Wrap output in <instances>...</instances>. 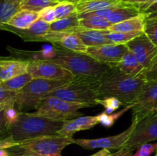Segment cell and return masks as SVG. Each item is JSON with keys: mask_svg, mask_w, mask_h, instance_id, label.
Instances as JSON below:
<instances>
[{"mask_svg": "<svg viewBox=\"0 0 157 156\" xmlns=\"http://www.w3.org/2000/svg\"><path fill=\"white\" fill-rule=\"evenodd\" d=\"M98 105H101L106 109L107 113H112L115 110H118L121 106H124L121 101L114 97H108L104 99H98Z\"/></svg>", "mask_w": 157, "mask_h": 156, "instance_id": "cell-33", "label": "cell"}, {"mask_svg": "<svg viewBox=\"0 0 157 156\" xmlns=\"http://www.w3.org/2000/svg\"><path fill=\"white\" fill-rule=\"evenodd\" d=\"M133 155V151L127 148L122 147L120 148L119 151L112 154V156H132Z\"/></svg>", "mask_w": 157, "mask_h": 156, "instance_id": "cell-41", "label": "cell"}, {"mask_svg": "<svg viewBox=\"0 0 157 156\" xmlns=\"http://www.w3.org/2000/svg\"><path fill=\"white\" fill-rule=\"evenodd\" d=\"M136 122L132 120L130 126L120 134L108 137L99 138L94 139H75V144L87 150L95 148H107V149H120L122 148L131 134Z\"/></svg>", "mask_w": 157, "mask_h": 156, "instance_id": "cell-11", "label": "cell"}, {"mask_svg": "<svg viewBox=\"0 0 157 156\" xmlns=\"http://www.w3.org/2000/svg\"><path fill=\"white\" fill-rule=\"evenodd\" d=\"M33 79L30 73L18 75L5 81H0V87L11 91H18Z\"/></svg>", "mask_w": 157, "mask_h": 156, "instance_id": "cell-25", "label": "cell"}, {"mask_svg": "<svg viewBox=\"0 0 157 156\" xmlns=\"http://www.w3.org/2000/svg\"><path fill=\"white\" fill-rule=\"evenodd\" d=\"M128 50L126 44H109L88 47L86 54L100 62L113 66L119 62Z\"/></svg>", "mask_w": 157, "mask_h": 156, "instance_id": "cell-12", "label": "cell"}, {"mask_svg": "<svg viewBox=\"0 0 157 156\" xmlns=\"http://www.w3.org/2000/svg\"><path fill=\"white\" fill-rule=\"evenodd\" d=\"M147 82L144 73L128 75L116 66H111L99 79L98 93L99 99L114 97L124 105L133 104Z\"/></svg>", "mask_w": 157, "mask_h": 156, "instance_id": "cell-1", "label": "cell"}, {"mask_svg": "<svg viewBox=\"0 0 157 156\" xmlns=\"http://www.w3.org/2000/svg\"><path fill=\"white\" fill-rule=\"evenodd\" d=\"M78 1H86V0H78Z\"/></svg>", "mask_w": 157, "mask_h": 156, "instance_id": "cell-49", "label": "cell"}, {"mask_svg": "<svg viewBox=\"0 0 157 156\" xmlns=\"http://www.w3.org/2000/svg\"><path fill=\"white\" fill-rule=\"evenodd\" d=\"M155 15H157V14H155Z\"/></svg>", "mask_w": 157, "mask_h": 156, "instance_id": "cell-50", "label": "cell"}, {"mask_svg": "<svg viewBox=\"0 0 157 156\" xmlns=\"http://www.w3.org/2000/svg\"><path fill=\"white\" fill-rule=\"evenodd\" d=\"M79 18L77 15L55 20L50 24V31L58 32H76L79 29Z\"/></svg>", "mask_w": 157, "mask_h": 156, "instance_id": "cell-24", "label": "cell"}, {"mask_svg": "<svg viewBox=\"0 0 157 156\" xmlns=\"http://www.w3.org/2000/svg\"><path fill=\"white\" fill-rule=\"evenodd\" d=\"M147 80H157V52L148 68L144 71Z\"/></svg>", "mask_w": 157, "mask_h": 156, "instance_id": "cell-37", "label": "cell"}, {"mask_svg": "<svg viewBox=\"0 0 157 156\" xmlns=\"http://www.w3.org/2000/svg\"><path fill=\"white\" fill-rule=\"evenodd\" d=\"M10 156H32V155H26V154H18V155H10Z\"/></svg>", "mask_w": 157, "mask_h": 156, "instance_id": "cell-47", "label": "cell"}, {"mask_svg": "<svg viewBox=\"0 0 157 156\" xmlns=\"http://www.w3.org/2000/svg\"><path fill=\"white\" fill-rule=\"evenodd\" d=\"M55 47V56L48 61L67 69L75 76L99 80L110 67L87 54L72 51L57 45Z\"/></svg>", "mask_w": 157, "mask_h": 156, "instance_id": "cell-3", "label": "cell"}, {"mask_svg": "<svg viewBox=\"0 0 157 156\" xmlns=\"http://www.w3.org/2000/svg\"><path fill=\"white\" fill-rule=\"evenodd\" d=\"M29 61L14 57H0V81L28 73Z\"/></svg>", "mask_w": 157, "mask_h": 156, "instance_id": "cell-16", "label": "cell"}, {"mask_svg": "<svg viewBox=\"0 0 157 156\" xmlns=\"http://www.w3.org/2000/svg\"><path fill=\"white\" fill-rule=\"evenodd\" d=\"M147 15L141 13L134 18H130L121 22L113 24L108 30L112 32H144V21Z\"/></svg>", "mask_w": 157, "mask_h": 156, "instance_id": "cell-22", "label": "cell"}, {"mask_svg": "<svg viewBox=\"0 0 157 156\" xmlns=\"http://www.w3.org/2000/svg\"><path fill=\"white\" fill-rule=\"evenodd\" d=\"M18 91H11L0 87V103L14 99Z\"/></svg>", "mask_w": 157, "mask_h": 156, "instance_id": "cell-39", "label": "cell"}, {"mask_svg": "<svg viewBox=\"0 0 157 156\" xmlns=\"http://www.w3.org/2000/svg\"><path fill=\"white\" fill-rule=\"evenodd\" d=\"M38 19L44 21L46 23H48V24L54 22L55 20H57L55 8L52 7V6H51V7H46L44 9H43L41 11H40Z\"/></svg>", "mask_w": 157, "mask_h": 156, "instance_id": "cell-35", "label": "cell"}, {"mask_svg": "<svg viewBox=\"0 0 157 156\" xmlns=\"http://www.w3.org/2000/svg\"><path fill=\"white\" fill-rule=\"evenodd\" d=\"M140 14H141L140 11L136 6L127 4L123 2L122 4L116 6L106 18L113 24L134 18Z\"/></svg>", "mask_w": 157, "mask_h": 156, "instance_id": "cell-19", "label": "cell"}, {"mask_svg": "<svg viewBox=\"0 0 157 156\" xmlns=\"http://www.w3.org/2000/svg\"><path fill=\"white\" fill-rule=\"evenodd\" d=\"M18 144H19V142H15L11 137L5 138V139H0V149L1 148L8 149L9 148H12V147L16 146Z\"/></svg>", "mask_w": 157, "mask_h": 156, "instance_id": "cell-40", "label": "cell"}, {"mask_svg": "<svg viewBox=\"0 0 157 156\" xmlns=\"http://www.w3.org/2000/svg\"><path fill=\"white\" fill-rule=\"evenodd\" d=\"M13 102H15V98L0 103V139H2V136L4 134L5 131L8 127L7 119H6V110Z\"/></svg>", "mask_w": 157, "mask_h": 156, "instance_id": "cell-34", "label": "cell"}, {"mask_svg": "<svg viewBox=\"0 0 157 156\" xmlns=\"http://www.w3.org/2000/svg\"><path fill=\"white\" fill-rule=\"evenodd\" d=\"M58 2L53 0H23L20 3V9L39 12L46 7H54Z\"/></svg>", "mask_w": 157, "mask_h": 156, "instance_id": "cell-29", "label": "cell"}, {"mask_svg": "<svg viewBox=\"0 0 157 156\" xmlns=\"http://www.w3.org/2000/svg\"><path fill=\"white\" fill-rule=\"evenodd\" d=\"M80 27L94 30H108L112 25L106 18L101 16H93L79 19Z\"/></svg>", "mask_w": 157, "mask_h": 156, "instance_id": "cell-26", "label": "cell"}, {"mask_svg": "<svg viewBox=\"0 0 157 156\" xmlns=\"http://www.w3.org/2000/svg\"><path fill=\"white\" fill-rule=\"evenodd\" d=\"M56 15V19L67 18L74 15H77V6L75 2H72L64 1L58 3L54 6Z\"/></svg>", "mask_w": 157, "mask_h": 156, "instance_id": "cell-28", "label": "cell"}, {"mask_svg": "<svg viewBox=\"0 0 157 156\" xmlns=\"http://www.w3.org/2000/svg\"><path fill=\"white\" fill-rule=\"evenodd\" d=\"M63 123L62 120L49 119L35 113H20L16 122L6 128L1 139L11 137L21 142L39 136L57 135Z\"/></svg>", "mask_w": 157, "mask_h": 156, "instance_id": "cell-2", "label": "cell"}, {"mask_svg": "<svg viewBox=\"0 0 157 156\" xmlns=\"http://www.w3.org/2000/svg\"><path fill=\"white\" fill-rule=\"evenodd\" d=\"M124 2L129 5H134V6H139V5L146 4L153 0H122Z\"/></svg>", "mask_w": 157, "mask_h": 156, "instance_id": "cell-42", "label": "cell"}, {"mask_svg": "<svg viewBox=\"0 0 157 156\" xmlns=\"http://www.w3.org/2000/svg\"><path fill=\"white\" fill-rule=\"evenodd\" d=\"M126 46L134 54L140 63L144 67L145 70L149 67L157 52L156 46L144 32L127 42Z\"/></svg>", "mask_w": 157, "mask_h": 156, "instance_id": "cell-13", "label": "cell"}, {"mask_svg": "<svg viewBox=\"0 0 157 156\" xmlns=\"http://www.w3.org/2000/svg\"><path fill=\"white\" fill-rule=\"evenodd\" d=\"M0 156H10V154H9L7 149L1 148L0 149Z\"/></svg>", "mask_w": 157, "mask_h": 156, "instance_id": "cell-44", "label": "cell"}, {"mask_svg": "<svg viewBox=\"0 0 157 156\" xmlns=\"http://www.w3.org/2000/svg\"><path fill=\"white\" fill-rule=\"evenodd\" d=\"M132 110L133 120L136 122L157 113V80H147L133 103Z\"/></svg>", "mask_w": 157, "mask_h": 156, "instance_id": "cell-9", "label": "cell"}, {"mask_svg": "<svg viewBox=\"0 0 157 156\" xmlns=\"http://www.w3.org/2000/svg\"><path fill=\"white\" fill-rule=\"evenodd\" d=\"M98 123L99 121L97 116H82L76 119H67L64 121L62 127L58 130L57 134L63 136L73 137V135L77 132L90 129Z\"/></svg>", "mask_w": 157, "mask_h": 156, "instance_id": "cell-17", "label": "cell"}, {"mask_svg": "<svg viewBox=\"0 0 157 156\" xmlns=\"http://www.w3.org/2000/svg\"><path fill=\"white\" fill-rule=\"evenodd\" d=\"M157 149V143H147L137 148V151L132 156H150Z\"/></svg>", "mask_w": 157, "mask_h": 156, "instance_id": "cell-36", "label": "cell"}, {"mask_svg": "<svg viewBox=\"0 0 157 156\" xmlns=\"http://www.w3.org/2000/svg\"><path fill=\"white\" fill-rule=\"evenodd\" d=\"M39 18V12L20 9L6 24L20 29H26L32 25Z\"/></svg>", "mask_w": 157, "mask_h": 156, "instance_id": "cell-21", "label": "cell"}, {"mask_svg": "<svg viewBox=\"0 0 157 156\" xmlns=\"http://www.w3.org/2000/svg\"><path fill=\"white\" fill-rule=\"evenodd\" d=\"M132 108H133V104H130V105H127L122 110H121V111L117 112L116 113H107L105 111L103 112L101 114L98 115L97 116H98L99 123L102 124L104 126L107 127V128H109V127H111L114 124L115 121L117 120L124 113H125L126 112L128 111L130 109Z\"/></svg>", "mask_w": 157, "mask_h": 156, "instance_id": "cell-32", "label": "cell"}, {"mask_svg": "<svg viewBox=\"0 0 157 156\" xmlns=\"http://www.w3.org/2000/svg\"><path fill=\"white\" fill-rule=\"evenodd\" d=\"M53 1L57 2H64V1H69V0H53Z\"/></svg>", "mask_w": 157, "mask_h": 156, "instance_id": "cell-46", "label": "cell"}, {"mask_svg": "<svg viewBox=\"0 0 157 156\" xmlns=\"http://www.w3.org/2000/svg\"><path fill=\"white\" fill-rule=\"evenodd\" d=\"M90 107L86 104L69 102L54 96L44 97L36 107L35 114L55 120L76 119L83 116L79 110Z\"/></svg>", "mask_w": 157, "mask_h": 156, "instance_id": "cell-7", "label": "cell"}, {"mask_svg": "<svg viewBox=\"0 0 157 156\" xmlns=\"http://www.w3.org/2000/svg\"><path fill=\"white\" fill-rule=\"evenodd\" d=\"M71 81L33 78L17 92L15 97V107L20 113H28L29 110L36 109L47 93L65 87Z\"/></svg>", "mask_w": 157, "mask_h": 156, "instance_id": "cell-6", "label": "cell"}, {"mask_svg": "<svg viewBox=\"0 0 157 156\" xmlns=\"http://www.w3.org/2000/svg\"><path fill=\"white\" fill-rule=\"evenodd\" d=\"M144 33L157 47V15L146 16Z\"/></svg>", "mask_w": 157, "mask_h": 156, "instance_id": "cell-31", "label": "cell"}, {"mask_svg": "<svg viewBox=\"0 0 157 156\" xmlns=\"http://www.w3.org/2000/svg\"><path fill=\"white\" fill-rule=\"evenodd\" d=\"M98 85L99 80L75 76L67 86L47 93L44 97L54 96L69 102L86 104L90 107L98 105Z\"/></svg>", "mask_w": 157, "mask_h": 156, "instance_id": "cell-5", "label": "cell"}, {"mask_svg": "<svg viewBox=\"0 0 157 156\" xmlns=\"http://www.w3.org/2000/svg\"><path fill=\"white\" fill-rule=\"evenodd\" d=\"M122 0H86L76 2L78 14L93 12L120 5Z\"/></svg>", "mask_w": 157, "mask_h": 156, "instance_id": "cell-23", "label": "cell"}, {"mask_svg": "<svg viewBox=\"0 0 157 156\" xmlns=\"http://www.w3.org/2000/svg\"><path fill=\"white\" fill-rule=\"evenodd\" d=\"M75 144L73 137L60 135L43 136L19 142L16 146L8 148L10 155L26 154L32 156H62L64 148Z\"/></svg>", "mask_w": 157, "mask_h": 156, "instance_id": "cell-4", "label": "cell"}, {"mask_svg": "<svg viewBox=\"0 0 157 156\" xmlns=\"http://www.w3.org/2000/svg\"><path fill=\"white\" fill-rule=\"evenodd\" d=\"M0 30L12 32L25 42H42L45 41L44 36L50 31V24L38 19L29 28L20 29L8 24H2L0 25Z\"/></svg>", "mask_w": 157, "mask_h": 156, "instance_id": "cell-14", "label": "cell"}, {"mask_svg": "<svg viewBox=\"0 0 157 156\" xmlns=\"http://www.w3.org/2000/svg\"><path fill=\"white\" fill-rule=\"evenodd\" d=\"M113 66H116L121 71L128 75L136 76L144 73L145 71L144 66L140 63L134 54L130 50L124 55L119 62Z\"/></svg>", "mask_w": 157, "mask_h": 156, "instance_id": "cell-20", "label": "cell"}, {"mask_svg": "<svg viewBox=\"0 0 157 156\" xmlns=\"http://www.w3.org/2000/svg\"><path fill=\"white\" fill-rule=\"evenodd\" d=\"M140 9L141 13L145 15H150L157 14V0H153L148 3L136 6Z\"/></svg>", "mask_w": 157, "mask_h": 156, "instance_id": "cell-38", "label": "cell"}, {"mask_svg": "<svg viewBox=\"0 0 157 156\" xmlns=\"http://www.w3.org/2000/svg\"><path fill=\"white\" fill-rule=\"evenodd\" d=\"M90 156H112V153L110 152V150L107 148H102L101 151H98L95 154H92Z\"/></svg>", "mask_w": 157, "mask_h": 156, "instance_id": "cell-43", "label": "cell"}, {"mask_svg": "<svg viewBox=\"0 0 157 156\" xmlns=\"http://www.w3.org/2000/svg\"><path fill=\"white\" fill-rule=\"evenodd\" d=\"M18 10H20V5L0 0V25L6 24Z\"/></svg>", "mask_w": 157, "mask_h": 156, "instance_id": "cell-27", "label": "cell"}, {"mask_svg": "<svg viewBox=\"0 0 157 156\" xmlns=\"http://www.w3.org/2000/svg\"><path fill=\"white\" fill-rule=\"evenodd\" d=\"M28 73L33 78H41L58 80H72L75 77L73 73L61 66L49 61H29Z\"/></svg>", "mask_w": 157, "mask_h": 156, "instance_id": "cell-10", "label": "cell"}, {"mask_svg": "<svg viewBox=\"0 0 157 156\" xmlns=\"http://www.w3.org/2000/svg\"><path fill=\"white\" fill-rule=\"evenodd\" d=\"M157 140V113L136 122L134 128L123 147L133 151L144 144Z\"/></svg>", "mask_w": 157, "mask_h": 156, "instance_id": "cell-8", "label": "cell"}, {"mask_svg": "<svg viewBox=\"0 0 157 156\" xmlns=\"http://www.w3.org/2000/svg\"><path fill=\"white\" fill-rule=\"evenodd\" d=\"M155 156H157V149H156V154H155Z\"/></svg>", "mask_w": 157, "mask_h": 156, "instance_id": "cell-48", "label": "cell"}, {"mask_svg": "<svg viewBox=\"0 0 157 156\" xmlns=\"http://www.w3.org/2000/svg\"><path fill=\"white\" fill-rule=\"evenodd\" d=\"M46 41L52 43L53 45L59 46L62 48L80 53H87V46L76 32H58L49 31L44 36Z\"/></svg>", "mask_w": 157, "mask_h": 156, "instance_id": "cell-15", "label": "cell"}, {"mask_svg": "<svg viewBox=\"0 0 157 156\" xmlns=\"http://www.w3.org/2000/svg\"><path fill=\"white\" fill-rule=\"evenodd\" d=\"M109 32V30H94L80 27L76 33L87 47H96L112 44L107 37Z\"/></svg>", "mask_w": 157, "mask_h": 156, "instance_id": "cell-18", "label": "cell"}, {"mask_svg": "<svg viewBox=\"0 0 157 156\" xmlns=\"http://www.w3.org/2000/svg\"><path fill=\"white\" fill-rule=\"evenodd\" d=\"M7 2L11 3H14V4H18L20 5V3L23 1V0H6Z\"/></svg>", "mask_w": 157, "mask_h": 156, "instance_id": "cell-45", "label": "cell"}, {"mask_svg": "<svg viewBox=\"0 0 157 156\" xmlns=\"http://www.w3.org/2000/svg\"><path fill=\"white\" fill-rule=\"evenodd\" d=\"M144 32H112L107 35V38L112 44H126L136 37L139 36Z\"/></svg>", "mask_w": 157, "mask_h": 156, "instance_id": "cell-30", "label": "cell"}]
</instances>
